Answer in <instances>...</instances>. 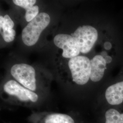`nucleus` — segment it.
I'll use <instances>...</instances> for the list:
<instances>
[{
	"instance_id": "1",
	"label": "nucleus",
	"mask_w": 123,
	"mask_h": 123,
	"mask_svg": "<svg viewBox=\"0 0 123 123\" xmlns=\"http://www.w3.org/2000/svg\"><path fill=\"white\" fill-rule=\"evenodd\" d=\"M50 18L48 14L40 13L22 30V40L26 46H31L37 43L42 32L49 25Z\"/></svg>"
},
{
	"instance_id": "2",
	"label": "nucleus",
	"mask_w": 123,
	"mask_h": 123,
	"mask_svg": "<svg viewBox=\"0 0 123 123\" xmlns=\"http://www.w3.org/2000/svg\"><path fill=\"white\" fill-rule=\"evenodd\" d=\"M68 67L75 83L82 85L88 83L91 73V62L88 58L83 56L72 58L68 62Z\"/></svg>"
},
{
	"instance_id": "3",
	"label": "nucleus",
	"mask_w": 123,
	"mask_h": 123,
	"mask_svg": "<svg viewBox=\"0 0 123 123\" xmlns=\"http://www.w3.org/2000/svg\"><path fill=\"white\" fill-rule=\"evenodd\" d=\"M80 52H90L98 37L97 30L93 26L84 25L79 27L72 34Z\"/></svg>"
},
{
	"instance_id": "4",
	"label": "nucleus",
	"mask_w": 123,
	"mask_h": 123,
	"mask_svg": "<svg viewBox=\"0 0 123 123\" xmlns=\"http://www.w3.org/2000/svg\"><path fill=\"white\" fill-rule=\"evenodd\" d=\"M11 73L24 87L32 91L36 90L35 71L32 66L25 63L17 64L12 67Z\"/></svg>"
},
{
	"instance_id": "5",
	"label": "nucleus",
	"mask_w": 123,
	"mask_h": 123,
	"mask_svg": "<svg viewBox=\"0 0 123 123\" xmlns=\"http://www.w3.org/2000/svg\"><path fill=\"white\" fill-rule=\"evenodd\" d=\"M4 90L7 94L17 97L21 101L36 102L38 98L36 93L21 86L13 80H9L5 84Z\"/></svg>"
},
{
	"instance_id": "6",
	"label": "nucleus",
	"mask_w": 123,
	"mask_h": 123,
	"mask_svg": "<svg viewBox=\"0 0 123 123\" xmlns=\"http://www.w3.org/2000/svg\"><path fill=\"white\" fill-rule=\"evenodd\" d=\"M54 43L57 47L62 49L63 57L71 59L79 55L80 51L72 35L57 34L54 38Z\"/></svg>"
},
{
	"instance_id": "7",
	"label": "nucleus",
	"mask_w": 123,
	"mask_h": 123,
	"mask_svg": "<svg viewBox=\"0 0 123 123\" xmlns=\"http://www.w3.org/2000/svg\"><path fill=\"white\" fill-rule=\"evenodd\" d=\"M91 62L90 79L94 82L100 81L103 77L105 70L106 62L100 55L95 56Z\"/></svg>"
},
{
	"instance_id": "8",
	"label": "nucleus",
	"mask_w": 123,
	"mask_h": 123,
	"mask_svg": "<svg viewBox=\"0 0 123 123\" xmlns=\"http://www.w3.org/2000/svg\"><path fill=\"white\" fill-rule=\"evenodd\" d=\"M105 98L111 105H119L123 101V81L114 84L107 89Z\"/></svg>"
},
{
	"instance_id": "9",
	"label": "nucleus",
	"mask_w": 123,
	"mask_h": 123,
	"mask_svg": "<svg viewBox=\"0 0 123 123\" xmlns=\"http://www.w3.org/2000/svg\"><path fill=\"white\" fill-rule=\"evenodd\" d=\"M74 123V120L70 116L60 113L49 114L45 119V123Z\"/></svg>"
},
{
	"instance_id": "10",
	"label": "nucleus",
	"mask_w": 123,
	"mask_h": 123,
	"mask_svg": "<svg viewBox=\"0 0 123 123\" xmlns=\"http://www.w3.org/2000/svg\"><path fill=\"white\" fill-rule=\"evenodd\" d=\"M105 117V123H123V114L113 109L107 110Z\"/></svg>"
},
{
	"instance_id": "11",
	"label": "nucleus",
	"mask_w": 123,
	"mask_h": 123,
	"mask_svg": "<svg viewBox=\"0 0 123 123\" xmlns=\"http://www.w3.org/2000/svg\"><path fill=\"white\" fill-rule=\"evenodd\" d=\"M1 29L2 31H1V34L5 41L7 43L13 41L16 35V31L13 28L2 27V28L0 29V30H1Z\"/></svg>"
},
{
	"instance_id": "12",
	"label": "nucleus",
	"mask_w": 123,
	"mask_h": 123,
	"mask_svg": "<svg viewBox=\"0 0 123 123\" xmlns=\"http://www.w3.org/2000/svg\"><path fill=\"white\" fill-rule=\"evenodd\" d=\"M39 7L37 6H34L26 10L25 18L26 22H30L39 14Z\"/></svg>"
},
{
	"instance_id": "13",
	"label": "nucleus",
	"mask_w": 123,
	"mask_h": 123,
	"mask_svg": "<svg viewBox=\"0 0 123 123\" xmlns=\"http://www.w3.org/2000/svg\"><path fill=\"white\" fill-rule=\"evenodd\" d=\"M13 3L27 10L34 6L36 2L35 0H14Z\"/></svg>"
},
{
	"instance_id": "14",
	"label": "nucleus",
	"mask_w": 123,
	"mask_h": 123,
	"mask_svg": "<svg viewBox=\"0 0 123 123\" xmlns=\"http://www.w3.org/2000/svg\"><path fill=\"white\" fill-rule=\"evenodd\" d=\"M112 47V44L109 42H106L104 44V48L106 50H110Z\"/></svg>"
},
{
	"instance_id": "15",
	"label": "nucleus",
	"mask_w": 123,
	"mask_h": 123,
	"mask_svg": "<svg viewBox=\"0 0 123 123\" xmlns=\"http://www.w3.org/2000/svg\"><path fill=\"white\" fill-rule=\"evenodd\" d=\"M104 58L107 64L110 63L112 61V57H111L110 56H108V55H107L105 57H104Z\"/></svg>"
}]
</instances>
